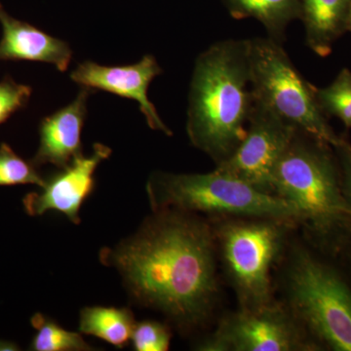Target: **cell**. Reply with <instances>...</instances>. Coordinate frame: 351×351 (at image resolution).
Here are the masks:
<instances>
[{
	"label": "cell",
	"instance_id": "5bb4252c",
	"mask_svg": "<svg viewBox=\"0 0 351 351\" xmlns=\"http://www.w3.org/2000/svg\"><path fill=\"white\" fill-rule=\"evenodd\" d=\"M301 4L307 47L317 56H329L346 32L351 0H301Z\"/></svg>",
	"mask_w": 351,
	"mask_h": 351
},
{
	"label": "cell",
	"instance_id": "3957f363",
	"mask_svg": "<svg viewBox=\"0 0 351 351\" xmlns=\"http://www.w3.org/2000/svg\"><path fill=\"white\" fill-rule=\"evenodd\" d=\"M328 147L298 131L277 164L272 184L274 195L297 208L300 221L325 239L351 230V207Z\"/></svg>",
	"mask_w": 351,
	"mask_h": 351
},
{
	"label": "cell",
	"instance_id": "603a6c76",
	"mask_svg": "<svg viewBox=\"0 0 351 351\" xmlns=\"http://www.w3.org/2000/svg\"><path fill=\"white\" fill-rule=\"evenodd\" d=\"M19 346L12 341H4V339H0V351L4 350H19Z\"/></svg>",
	"mask_w": 351,
	"mask_h": 351
},
{
	"label": "cell",
	"instance_id": "6da1fadb",
	"mask_svg": "<svg viewBox=\"0 0 351 351\" xmlns=\"http://www.w3.org/2000/svg\"><path fill=\"white\" fill-rule=\"evenodd\" d=\"M215 239L193 213L157 210L135 234L103 249L100 261L119 271L136 304L191 330L211 316L218 299Z\"/></svg>",
	"mask_w": 351,
	"mask_h": 351
},
{
	"label": "cell",
	"instance_id": "277c9868",
	"mask_svg": "<svg viewBox=\"0 0 351 351\" xmlns=\"http://www.w3.org/2000/svg\"><path fill=\"white\" fill-rule=\"evenodd\" d=\"M147 193L154 211L173 209L186 213L300 221L299 211L292 203L217 170L206 174L157 172L147 182Z\"/></svg>",
	"mask_w": 351,
	"mask_h": 351
},
{
	"label": "cell",
	"instance_id": "7402d4cb",
	"mask_svg": "<svg viewBox=\"0 0 351 351\" xmlns=\"http://www.w3.org/2000/svg\"><path fill=\"white\" fill-rule=\"evenodd\" d=\"M339 152L343 172V191L351 207V145L343 141V144L335 147Z\"/></svg>",
	"mask_w": 351,
	"mask_h": 351
},
{
	"label": "cell",
	"instance_id": "9c48e42d",
	"mask_svg": "<svg viewBox=\"0 0 351 351\" xmlns=\"http://www.w3.org/2000/svg\"><path fill=\"white\" fill-rule=\"evenodd\" d=\"M295 316L274 304L242 308L219 323L198 350L203 351H295L309 346Z\"/></svg>",
	"mask_w": 351,
	"mask_h": 351
},
{
	"label": "cell",
	"instance_id": "52a82bcc",
	"mask_svg": "<svg viewBox=\"0 0 351 351\" xmlns=\"http://www.w3.org/2000/svg\"><path fill=\"white\" fill-rule=\"evenodd\" d=\"M281 223L286 221L254 218L230 221L219 230L223 261L242 308L271 302L270 269L282 246Z\"/></svg>",
	"mask_w": 351,
	"mask_h": 351
},
{
	"label": "cell",
	"instance_id": "ba28073f",
	"mask_svg": "<svg viewBox=\"0 0 351 351\" xmlns=\"http://www.w3.org/2000/svg\"><path fill=\"white\" fill-rule=\"evenodd\" d=\"M298 129L253 103L246 135L216 169L263 191L274 193V171Z\"/></svg>",
	"mask_w": 351,
	"mask_h": 351
},
{
	"label": "cell",
	"instance_id": "ffe728a7",
	"mask_svg": "<svg viewBox=\"0 0 351 351\" xmlns=\"http://www.w3.org/2000/svg\"><path fill=\"white\" fill-rule=\"evenodd\" d=\"M169 328L154 320L136 323L131 341L136 351H166L171 341Z\"/></svg>",
	"mask_w": 351,
	"mask_h": 351
},
{
	"label": "cell",
	"instance_id": "7a4b0ae2",
	"mask_svg": "<svg viewBox=\"0 0 351 351\" xmlns=\"http://www.w3.org/2000/svg\"><path fill=\"white\" fill-rule=\"evenodd\" d=\"M253 107L249 39L217 41L197 57L186 112L191 145L219 164L246 135Z\"/></svg>",
	"mask_w": 351,
	"mask_h": 351
},
{
	"label": "cell",
	"instance_id": "30bf717a",
	"mask_svg": "<svg viewBox=\"0 0 351 351\" xmlns=\"http://www.w3.org/2000/svg\"><path fill=\"white\" fill-rule=\"evenodd\" d=\"M112 149L103 144H95L89 156L75 157L73 162L45 179L38 191L29 193L23 199L25 211L29 216H43L48 211L64 214L75 225H80V212L83 203L94 191L95 173Z\"/></svg>",
	"mask_w": 351,
	"mask_h": 351
},
{
	"label": "cell",
	"instance_id": "d6986e66",
	"mask_svg": "<svg viewBox=\"0 0 351 351\" xmlns=\"http://www.w3.org/2000/svg\"><path fill=\"white\" fill-rule=\"evenodd\" d=\"M44 182L45 179L32 161L18 156L5 143L0 145V186L36 184L40 188Z\"/></svg>",
	"mask_w": 351,
	"mask_h": 351
},
{
	"label": "cell",
	"instance_id": "8992f818",
	"mask_svg": "<svg viewBox=\"0 0 351 351\" xmlns=\"http://www.w3.org/2000/svg\"><path fill=\"white\" fill-rule=\"evenodd\" d=\"M287 294L298 322L332 350L351 351V290L334 270L308 252L295 251Z\"/></svg>",
	"mask_w": 351,
	"mask_h": 351
},
{
	"label": "cell",
	"instance_id": "4fadbf2b",
	"mask_svg": "<svg viewBox=\"0 0 351 351\" xmlns=\"http://www.w3.org/2000/svg\"><path fill=\"white\" fill-rule=\"evenodd\" d=\"M0 61L41 62L66 71L73 51L66 41L51 36L29 23L15 19L0 4Z\"/></svg>",
	"mask_w": 351,
	"mask_h": 351
},
{
	"label": "cell",
	"instance_id": "2e32d148",
	"mask_svg": "<svg viewBox=\"0 0 351 351\" xmlns=\"http://www.w3.org/2000/svg\"><path fill=\"white\" fill-rule=\"evenodd\" d=\"M136 321L127 307L86 306L80 315V331L96 337L117 348L131 341Z\"/></svg>",
	"mask_w": 351,
	"mask_h": 351
},
{
	"label": "cell",
	"instance_id": "5b68a950",
	"mask_svg": "<svg viewBox=\"0 0 351 351\" xmlns=\"http://www.w3.org/2000/svg\"><path fill=\"white\" fill-rule=\"evenodd\" d=\"M249 71L254 104L330 147L343 144L318 105L315 87L300 73L282 43L249 39Z\"/></svg>",
	"mask_w": 351,
	"mask_h": 351
},
{
	"label": "cell",
	"instance_id": "cb8c5ba5",
	"mask_svg": "<svg viewBox=\"0 0 351 351\" xmlns=\"http://www.w3.org/2000/svg\"><path fill=\"white\" fill-rule=\"evenodd\" d=\"M346 32H351V6L348 12V20H346Z\"/></svg>",
	"mask_w": 351,
	"mask_h": 351
},
{
	"label": "cell",
	"instance_id": "44dd1931",
	"mask_svg": "<svg viewBox=\"0 0 351 351\" xmlns=\"http://www.w3.org/2000/svg\"><path fill=\"white\" fill-rule=\"evenodd\" d=\"M32 89L6 76L0 80V125L19 110L27 107Z\"/></svg>",
	"mask_w": 351,
	"mask_h": 351
},
{
	"label": "cell",
	"instance_id": "e0dca14e",
	"mask_svg": "<svg viewBox=\"0 0 351 351\" xmlns=\"http://www.w3.org/2000/svg\"><path fill=\"white\" fill-rule=\"evenodd\" d=\"M32 326L36 330L29 350L34 351H89L93 350L80 332L68 331L44 315L36 313L31 318Z\"/></svg>",
	"mask_w": 351,
	"mask_h": 351
},
{
	"label": "cell",
	"instance_id": "ac0fdd59",
	"mask_svg": "<svg viewBox=\"0 0 351 351\" xmlns=\"http://www.w3.org/2000/svg\"><path fill=\"white\" fill-rule=\"evenodd\" d=\"M318 105L325 115L338 117L346 127L351 128V71L343 69L331 84L315 87Z\"/></svg>",
	"mask_w": 351,
	"mask_h": 351
},
{
	"label": "cell",
	"instance_id": "9a60e30c",
	"mask_svg": "<svg viewBox=\"0 0 351 351\" xmlns=\"http://www.w3.org/2000/svg\"><path fill=\"white\" fill-rule=\"evenodd\" d=\"M234 19L257 20L267 38L282 43L286 29L293 21L302 19L301 0H223Z\"/></svg>",
	"mask_w": 351,
	"mask_h": 351
},
{
	"label": "cell",
	"instance_id": "7c38bea8",
	"mask_svg": "<svg viewBox=\"0 0 351 351\" xmlns=\"http://www.w3.org/2000/svg\"><path fill=\"white\" fill-rule=\"evenodd\" d=\"M92 91L82 88L71 104L41 120L39 147L32 160L36 167L51 164L62 169L82 156V133Z\"/></svg>",
	"mask_w": 351,
	"mask_h": 351
},
{
	"label": "cell",
	"instance_id": "8fae6325",
	"mask_svg": "<svg viewBox=\"0 0 351 351\" xmlns=\"http://www.w3.org/2000/svg\"><path fill=\"white\" fill-rule=\"evenodd\" d=\"M161 73L162 69L156 58L145 55L138 63L128 66H103L95 62L85 61L78 64L69 76L73 82L82 88L103 90L121 98L137 101L149 128L172 136L173 132L159 117L147 94L152 80Z\"/></svg>",
	"mask_w": 351,
	"mask_h": 351
}]
</instances>
